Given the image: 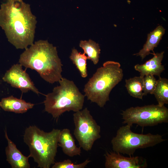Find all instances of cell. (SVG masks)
Listing matches in <instances>:
<instances>
[{
  "label": "cell",
  "mask_w": 168,
  "mask_h": 168,
  "mask_svg": "<svg viewBox=\"0 0 168 168\" xmlns=\"http://www.w3.org/2000/svg\"><path fill=\"white\" fill-rule=\"evenodd\" d=\"M36 17L23 0H6L0 9V26L8 41L17 49L34 43Z\"/></svg>",
  "instance_id": "1"
},
{
  "label": "cell",
  "mask_w": 168,
  "mask_h": 168,
  "mask_svg": "<svg viewBox=\"0 0 168 168\" xmlns=\"http://www.w3.org/2000/svg\"><path fill=\"white\" fill-rule=\"evenodd\" d=\"M19 63L36 71L45 81L53 84L62 78L63 65L56 47L47 40L33 43L21 54Z\"/></svg>",
  "instance_id": "2"
},
{
  "label": "cell",
  "mask_w": 168,
  "mask_h": 168,
  "mask_svg": "<svg viewBox=\"0 0 168 168\" xmlns=\"http://www.w3.org/2000/svg\"><path fill=\"white\" fill-rule=\"evenodd\" d=\"M123 73L119 63L109 61L98 68L85 84V96L87 100L103 107L109 100L112 89L123 79Z\"/></svg>",
  "instance_id": "3"
},
{
  "label": "cell",
  "mask_w": 168,
  "mask_h": 168,
  "mask_svg": "<svg viewBox=\"0 0 168 168\" xmlns=\"http://www.w3.org/2000/svg\"><path fill=\"white\" fill-rule=\"evenodd\" d=\"M60 131L54 128L47 132L35 126H30L25 129L24 142L29 147V156L33 159L38 167L49 168L55 162Z\"/></svg>",
  "instance_id": "4"
},
{
  "label": "cell",
  "mask_w": 168,
  "mask_h": 168,
  "mask_svg": "<svg viewBox=\"0 0 168 168\" xmlns=\"http://www.w3.org/2000/svg\"><path fill=\"white\" fill-rule=\"evenodd\" d=\"M58 82L60 85L46 95L44 102L45 111L54 118L66 111L82 110L85 97L73 81L62 77Z\"/></svg>",
  "instance_id": "5"
},
{
  "label": "cell",
  "mask_w": 168,
  "mask_h": 168,
  "mask_svg": "<svg viewBox=\"0 0 168 168\" xmlns=\"http://www.w3.org/2000/svg\"><path fill=\"white\" fill-rule=\"evenodd\" d=\"M131 125L127 124L120 127L111 143L114 152L130 156L138 149L152 147L165 141L159 134L134 133L131 129Z\"/></svg>",
  "instance_id": "6"
},
{
  "label": "cell",
  "mask_w": 168,
  "mask_h": 168,
  "mask_svg": "<svg viewBox=\"0 0 168 168\" xmlns=\"http://www.w3.org/2000/svg\"><path fill=\"white\" fill-rule=\"evenodd\" d=\"M123 123L141 127L153 126L168 122V109L164 105H151L131 107L121 114Z\"/></svg>",
  "instance_id": "7"
},
{
  "label": "cell",
  "mask_w": 168,
  "mask_h": 168,
  "mask_svg": "<svg viewBox=\"0 0 168 168\" xmlns=\"http://www.w3.org/2000/svg\"><path fill=\"white\" fill-rule=\"evenodd\" d=\"M73 120V133L80 147L86 151L91 150L95 141L101 137L100 126L86 107L75 112Z\"/></svg>",
  "instance_id": "8"
},
{
  "label": "cell",
  "mask_w": 168,
  "mask_h": 168,
  "mask_svg": "<svg viewBox=\"0 0 168 168\" xmlns=\"http://www.w3.org/2000/svg\"><path fill=\"white\" fill-rule=\"evenodd\" d=\"M19 64H14L7 71L3 80L13 87L18 88L23 93L31 91L38 94L40 92L31 80L29 75Z\"/></svg>",
  "instance_id": "9"
},
{
  "label": "cell",
  "mask_w": 168,
  "mask_h": 168,
  "mask_svg": "<svg viewBox=\"0 0 168 168\" xmlns=\"http://www.w3.org/2000/svg\"><path fill=\"white\" fill-rule=\"evenodd\" d=\"M105 157L106 168H145L147 166V160L141 156L127 157L114 152H107Z\"/></svg>",
  "instance_id": "10"
},
{
  "label": "cell",
  "mask_w": 168,
  "mask_h": 168,
  "mask_svg": "<svg viewBox=\"0 0 168 168\" xmlns=\"http://www.w3.org/2000/svg\"><path fill=\"white\" fill-rule=\"evenodd\" d=\"M5 137L8 145L5 149L7 161L12 168H29V156H24L17 148L16 144L9 138L6 130Z\"/></svg>",
  "instance_id": "11"
},
{
  "label": "cell",
  "mask_w": 168,
  "mask_h": 168,
  "mask_svg": "<svg viewBox=\"0 0 168 168\" xmlns=\"http://www.w3.org/2000/svg\"><path fill=\"white\" fill-rule=\"evenodd\" d=\"M164 52L154 53L153 57L142 64H138L134 66L135 70L140 73L141 76L144 77L148 75H156L160 77V75L165 69L161 62Z\"/></svg>",
  "instance_id": "12"
},
{
  "label": "cell",
  "mask_w": 168,
  "mask_h": 168,
  "mask_svg": "<svg viewBox=\"0 0 168 168\" xmlns=\"http://www.w3.org/2000/svg\"><path fill=\"white\" fill-rule=\"evenodd\" d=\"M58 145L62 148L63 152L70 157L80 155L81 147L76 145L75 140L68 128H64L60 131Z\"/></svg>",
  "instance_id": "13"
},
{
  "label": "cell",
  "mask_w": 168,
  "mask_h": 168,
  "mask_svg": "<svg viewBox=\"0 0 168 168\" xmlns=\"http://www.w3.org/2000/svg\"><path fill=\"white\" fill-rule=\"evenodd\" d=\"M165 30L161 26H157L153 31L147 35V40L144 44L142 48L137 53L134 55L139 56L142 60L146 56L150 54H153L151 52L153 51L154 48L156 47L165 33Z\"/></svg>",
  "instance_id": "14"
},
{
  "label": "cell",
  "mask_w": 168,
  "mask_h": 168,
  "mask_svg": "<svg viewBox=\"0 0 168 168\" xmlns=\"http://www.w3.org/2000/svg\"><path fill=\"white\" fill-rule=\"evenodd\" d=\"M34 104L26 102L11 96L3 98L0 101V107L4 111L16 113H23L33 108Z\"/></svg>",
  "instance_id": "15"
},
{
  "label": "cell",
  "mask_w": 168,
  "mask_h": 168,
  "mask_svg": "<svg viewBox=\"0 0 168 168\" xmlns=\"http://www.w3.org/2000/svg\"><path fill=\"white\" fill-rule=\"evenodd\" d=\"M143 77L140 76L125 80V86L131 96L142 99L144 96Z\"/></svg>",
  "instance_id": "16"
},
{
  "label": "cell",
  "mask_w": 168,
  "mask_h": 168,
  "mask_svg": "<svg viewBox=\"0 0 168 168\" xmlns=\"http://www.w3.org/2000/svg\"><path fill=\"white\" fill-rule=\"evenodd\" d=\"M79 46L83 50L84 53L87 55V59L91 60L94 64L98 63L100 52L98 44L90 39L88 41L82 40Z\"/></svg>",
  "instance_id": "17"
},
{
  "label": "cell",
  "mask_w": 168,
  "mask_h": 168,
  "mask_svg": "<svg viewBox=\"0 0 168 168\" xmlns=\"http://www.w3.org/2000/svg\"><path fill=\"white\" fill-rule=\"evenodd\" d=\"M158 103L162 106L168 104V80L159 77L153 94Z\"/></svg>",
  "instance_id": "18"
},
{
  "label": "cell",
  "mask_w": 168,
  "mask_h": 168,
  "mask_svg": "<svg viewBox=\"0 0 168 168\" xmlns=\"http://www.w3.org/2000/svg\"><path fill=\"white\" fill-rule=\"evenodd\" d=\"M69 58L80 72L82 77L83 78L86 77L88 75L87 68V58L85 54H81L77 49L74 48L72 50Z\"/></svg>",
  "instance_id": "19"
},
{
  "label": "cell",
  "mask_w": 168,
  "mask_h": 168,
  "mask_svg": "<svg viewBox=\"0 0 168 168\" xmlns=\"http://www.w3.org/2000/svg\"><path fill=\"white\" fill-rule=\"evenodd\" d=\"M157 82V80L154 76L148 75L143 77V94H153Z\"/></svg>",
  "instance_id": "20"
},
{
  "label": "cell",
  "mask_w": 168,
  "mask_h": 168,
  "mask_svg": "<svg viewBox=\"0 0 168 168\" xmlns=\"http://www.w3.org/2000/svg\"><path fill=\"white\" fill-rule=\"evenodd\" d=\"M86 159L83 162L78 164L73 163L69 159L65 160L63 161L55 162L52 168H84L90 162Z\"/></svg>",
  "instance_id": "21"
}]
</instances>
